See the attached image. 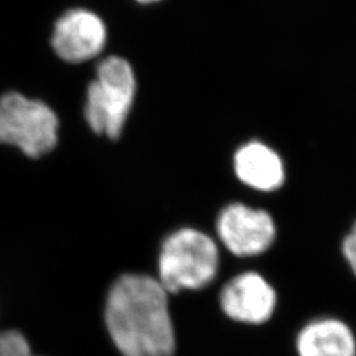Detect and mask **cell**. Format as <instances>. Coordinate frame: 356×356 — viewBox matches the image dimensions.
<instances>
[{
	"mask_svg": "<svg viewBox=\"0 0 356 356\" xmlns=\"http://www.w3.org/2000/svg\"><path fill=\"white\" fill-rule=\"evenodd\" d=\"M106 326L124 356H170L176 348L168 292L145 275H124L106 302Z\"/></svg>",
	"mask_w": 356,
	"mask_h": 356,
	"instance_id": "cell-1",
	"label": "cell"
},
{
	"mask_svg": "<svg viewBox=\"0 0 356 356\" xmlns=\"http://www.w3.org/2000/svg\"><path fill=\"white\" fill-rule=\"evenodd\" d=\"M219 269L216 242L202 231L178 229L166 239L159 257V282L166 292L197 291L211 284Z\"/></svg>",
	"mask_w": 356,
	"mask_h": 356,
	"instance_id": "cell-2",
	"label": "cell"
},
{
	"mask_svg": "<svg viewBox=\"0 0 356 356\" xmlns=\"http://www.w3.org/2000/svg\"><path fill=\"white\" fill-rule=\"evenodd\" d=\"M136 79L128 61L111 56L97 67V76L89 85L85 118L90 128L110 139H118L131 111Z\"/></svg>",
	"mask_w": 356,
	"mask_h": 356,
	"instance_id": "cell-3",
	"label": "cell"
},
{
	"mask_svg": "<svg viewBox=\"0 0 356 356\" xmlns=\"http://www.w3.org/2000/svg\"><path fill=\"white\" fill-rule=\"evenodd\" d=\"M57 140L58 119L48 104L20 92L0 97V143L38 159L51 152Z\"/></svg>",
	"mask_w": 356,
	"mask_h": 356,
	"instance_id": "cell-4",
	"label": "cell"
},
{
	"mask_svg": "<svg viewBox=\"0 0 356 356\" xmlns=\"http://www.w3.org/2000/svg\"><path fill=\"white\" fill-rule=\"evenodd\" d=\"M216 232L229 252L251 257L266 252L276 239V226L264 210L247 204H229L216 220Z\"/></svg>",
	"mask_w": 356,
	"mask_h": 356,
	"instance_id": "cell-5",
	"label": "cell"
},
{
	"mask_svg": "<svg viewBox=\"0 0 356 356\" xmlns=\"http://www.w3.org/2000/svg\"><path fill=\"white\" fill-rule=\"evenodd\" d=\"M223 313L236 322L261 325L273 316L277 296L272 285L256 272H244L223 286L219 296Z\"/></svg>",
	"mask_w": 356,
	"mask_h": 356,
	"instance_id": "cell-6",
	"label": "cell"
},
{
	"mask_svg": "<svg viewBox=\"0 0 356 356\" xmlns=\"http://www.w3.org/2000/svg\"><path fill=\"white\" fill-rule=\"evenodd\" d=\"M106 38V26L99 16L86 10H72L57 20L51 47L64 61L78 64L97 57Z\"/></svg>",
	"mask_w": 356,
	"mask_h": 356,
	"instance_id": "cell-7",
	"label": "cell"
},
{
	"mask_svg": "<svg viewBox=\"0 0 356 356\" xmlns=\"http://www.w3.org/2000/svg\"><path fill=\"white\" fill-rule=\"evenodd\" d=\"M234 168L243 184L256 191H276L285 179L280 156L260 141H251L239 148L234 157Z\"/></svg>",
	"mask_w": 356,
	"mask_h": 356,
	"instance_id": "cell-8",
	"label": "cell"
},
{
	"mask_svg": "<svg viewBox=\"0 0 356 356\" xmlns=\"http://www.w3.org/2000/svg\"><path fill=\"white\" fill-rule=\"evenodd\" d=\"M296 348L298 356H356L355 335L339 319H316L300 331Z\"/></svg>",
	"mask_w": 356,
	"mask_h": 356,
	"instance_id": "cell-9",
	"label": "cell"
},
{
	"mask_svg": "<svg viewBox=\"0 0 356 356\" xmlns=\"http://www.w3.org/2000/svg\"><path fill=\"white\" fill-rule=\"evenodd\" d=\"M0 356H36L26 338L17 331L0 332Z\"/></svg>",
	"mask_w": 356,
	"mask_h": 356,
	"instance_id": "cell-10",
	"label": "cell"
},
{
	"mask_svg": "<svg viewBox=\"0 0 356 356\" xmlns=\"http://www.w3.org/2000/svg\"><path fill=\"white\" fill-rule=\"evenodd\" d=\"M342 250L348 266L356 276V229H351V232L344 238Z\"/></svg>",
	"mask_w": 356,
	"mask_h": 356,
	"instance_id": "cell-11",
	"label": "cell"
},
{
	"mask_svg": "<svg viewBox=\"0 0 356 356\" xmlns=\"http://www.w3.org/2000/svg\"><path fill=\"white\" fill-rule=\"evenodd\" d=\"M136 1H139L141 4H149V3H154V1H159V0H136Z\"/></svg>",
	"mask_w": 356,
	"mask_h": 356,
	"instance_id": "cell-12",
	"label": "cell"
},
{
	"mask_svg": "<svg viewBox=\"0 0 356 356\" xmlns=\"http://www.w3.org/2000/svg\"><path fill=\"white\" fill-rule=\"evenodd\" d=\"M353 229H356V220H355V223H354V226H353Z\"/></svg>",
	"mask_w": 356,
	"mask_h": 356,
	"instance_id": "cell-13",
	"label": "cell"
}]
</instances>
